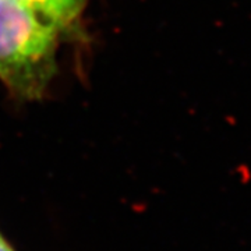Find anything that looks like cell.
I'll return each instance as SVG.
<instances>
[{"instance_id": "cell-3", "label": "cell", "mask_w": 251, "mask_h": 251, "mask_svg": "<svg viewBox=\"0 0 251 251\" xmlns=\"http://www.w3.org/2000/svg\"><path fill=\"white\" fill-rule=\"evenodd\" d=\"M0 251H16L11 247V244L3 237L1 233H0Z\"/></svg>"}, {"instance_id": "cell-2", "label": "cell", "mask_w": 251, "mask_h": 251, "mask_svg": "<svg viewBox=\"0 0 251 251\" xmlns=\"http://www.w3.org/2000/svg\"><path fill=\"white\" fill-rule=\"evenodd\" d=\"M36 16L52 24L59 31H66L75 24L88 0H16Z\"/></svg>"}, {"instance_id": "cell-1", "label": "cell", "mask_w": 251, "mask_h": 251, "mask_svg": "<svg viewBox=\"0 0 251 251\" xmlns=\"http://www.w3.org/2000/svg\"><path fill=\"white\" fill-rule=\"evenodd\" d=\"M59 32L16 0H0V81L16 98L44 97L57 70Z\"/></svg>"}]
</instances>
